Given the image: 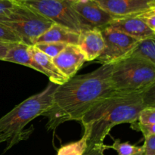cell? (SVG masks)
Here are the masks:
<instances>
[{
    "instance_id": "obj_1",
    "label": "cell",
    "mask_w": 155,
    "mask_h": 155,
    "mask_svg": "<svg viewBox=\"0 0 155 155\" xmlns=\"http://www.w3.org/2000/svg\"><path fill=\"white\" fill-rule=\"evenodd\" d=\"M113 64H102L58 86L53 93L52 106L43 115L48 119L47 130H54L67 121H80L96 103L114 92L111 80Z\"/></svg>"
},
{
    "instance_id": "obj_2",
    "label": "cell",
    "mask_w": 155,
    "mask_h": 155,
    "mask_svg": "<svg viewBox=\"0 0 155 155\" xmlns=\"http://www.w3.org/2000/svg\"><path fill=\"white\" fill-rule=\"evenodd\" d=\"M154 106V86L143 92L127 93L114 91L100 100L81 119L86 137V151L104 153V145L110 130L121 124L137 120L141 110Z\"/></svg>"
},
{
    "instance_id": "obj_3",
    "label": "cell",
    "mask_w": 155,
    "mask_h": 155,
    "mask_svg": "<svg viewBox=\"0 0 155 155\" xmlns=\"http://www.w3.org/2000/svg\"><path fill=\"white\" fill-rule=\"evenodd\" d=\"M57 86L50 82L43 91L29 97L0 118V144L7 142L4 152L29 137L31 131L24 130V127L50 110Z\"/></svg>"
},
{
    "instance_id": "obj_4",
    "label": "cell",
    "mask_w": 155,
    "mask_h": 155,
    "mask_svg": "<svg viewBox=\"0 0 155 155\" xmlns=\"http://www.w3.org/2000/svg\"><path fill=\"white\" fill-rule=\"evenodd\" d=\"M111 80L117 92H145L155 86V64L128 56L114 64Z\"/></svg>"
},
{
    "instance_id": "obj_5",
    "label": "cell",
    "mask_w": 155,
    "mask_h": 155,
    "mask_svg": "<svg viewBox=\"0 0 155 155\" xmlns=\"http://www.w3.org/2000/svg\"><path fill=\"white\" fill-rule=\"evenodd\" d=\"M0 23L8 27L27 45H34L38 39L54 23L21 2L17 1L7 15L0 18Z\"/></svg>"
},
{
    "instance_id": "obj_6",
    "label": "cell",
    "mask_w": 155,
    "mask_h": 155,
    "mask_svg": "<svg viewBox=\"0 0 155 155\" xmlns=\"http://www.w3.org/2000/svg\"><path fill=\"white\" fill-rule=\"evenodd\" d=\"M24 5L52 21L80 33L86 30L68 2L65 0H28Z\"/></svg>"
},
{
    "instance_id": "obj_7",
    "label": "cell",
    "mask_w": 155,
    "mask_h": 155,
    "mask_svg": "<svg viewBox=\"0 0 155 155\" xmlns=\"http://www.w3.org/2000/svg\"><path fill=\"white\" fill-rule=\"evenodd\" d=\"M101 33L104 47L101 55L96 60L102 64H114L128 57L140 41L110 27L103 28Z\"/></svg>"
},
{
    "instance_id": "obj_8",
    "label": "cell",
    "mask_w": 155,
    "mask_h": 155,
    "mask_svg": "<svg viewBox=\"0 0 155 155\" xmlns=\"http://www.w3.org/2000/svg\"><path fill=\"white\" fill-rule=\"evenodd\" d=\"M69 3L86 30L93 28L102 30L114 19L92 0L83 3Z\"/></svg>"
},
{
    "instance_id": "obj_9",
    "label": "cell",
    "mask_w": 155,
    "mask_h": 155,
    "mask_svg": "<svg viewBox=\"0 0 155 155\" xmlns=\"http://www.w3.org/2000/svg\"><path fill=\"white\" fill-rule=\"evenodd\" d=\"M114 18L133 16L155 7L154 0H92Z\"/></svg>"
},
{
    "instance_id": "obj_10",
    "label": "cell",
    "mask_w": 155,
    "mask_h": 155,
    "mask_svg": "<svg viewBox=\"0 0 155 155\" xmlns=\"http://www.w3.org/2000/svg\"><path fill=\"white\" fill-rule=\"evenodd\" d=\"M52 61L58 69L67 78L71 79L76 76L86 61V58L78 45L68 44Z\"/></svg>"
},
{
    "instance_id": "obj_11",
    "label": "cell",
    "mask_w": 155,
    "mask_h": 155,
    "mask_svg": "<svg viewBox=\"0 0 155 155\" xmlns=\"http://www.w3.org/2000/svg\"><path fill=\"white\" fill-rule=\"evenodd\" d=\"M107 27L119 30L138 40L155 38V31L151 30L136 15L114 18Z\"/></svg>"
},
{
    "instance_id": "obj_12",
    "label": "cell",
    "mask_w": 155,
    "mask_h": 155,
    "mask_svg": "<svg viewBox=\"0 0 155 155\" xmlns=\"http://www.w3.org/2000/svg\"><path fill=\"white\" fill-rule=\"evenodd\" d=\"M77 45L84 54L86 61L96 60L101 55L104 47L101 30L93 28L81 32L79 36Z\"/></svg>"
},
{
    "instance_id": "obj_13",
    "label": "cell",
    "mask_w": 155,
    "mask_h": 155,
    "mask_svg": "<svg viewBox=\"0 0 155 155\" xmlns=\"http://www.w3.org/2000/svg\"><path fill=\"white\" fill-rule=\"evenodd\" d=\"M29 50L34 61L42 70V74L48 77L51 83L60 86L69 80L58 69L52 58L39 51L35 45H30Z\"/></svg>"
},
{
    "instance_id": "obj_14",
    "label": "cell",
    "mask_w": 155,
    "mask_h": 155,
    "mask_svg": "<svg viewBox=\"0 0 155 155\" xmlns=\"http://www.w3.org/2000/svg\"><path fill=\"white\" fill-rule=\"evenodd\" d=\"M80 33L57 24H53L40 37L38 42H63L77 45Z\"/></svg>"
},
{
    "instance_id": "obj_15",
    "label": "cell",
    "mask_w": 155,
    "mask_h": 155,
    "mask_svg": "<svg viewBox=\"0 0 155 155\" xmlns=\"http://www.w3.org/2000/svg\"><path fill=\"white\" fill-rule=\"evenodd\" d=\"M29 46L30 45L24 44L23 42H15L7 52L4 61L28 67L42 74L41 68L32 58Z\"/></svg>"
},
{
    "instance_id": "obj_16",
    "label": "cell",
    "mask_w": 155,
    "mask_h": 155,
    "mask_svg": "<svg viewBox=\"0 0 155 155\" xmlns=\"http://www.w3.org/2000/svg\"><path fill=\"white\" fill-rule=\"evenodd\" d=\"M129 56L155 64V38H148L139 41Z\"/></svg>"
},
{
    "instance_id": "obj_17",
    "label": "cell",
    "mask_w": 155,
    "mask_h": 155,
    "mask_svg": "<svg viewBox=\"0 0 155 155\" xmlns=\"http://www.w3.org/2000/svg\"><path fill=\"white\" fill-rule=\"evenodd\" d=\"M86 149V137H83L77 142L63 145L58 151L57 155H83Z\"/></svg>"
},
{
    "instance_id": "obj_18",
    "label": "cell",
    "mask_w": 155,
    "mask_h": 155,
    "mask_svg": "<svg viewBox=\"0 0 155 155\" xmlns=\"http://www.w3.org/2000/svg\"><path fill=\"white\" fill-rule=\"evenodd\" d=\"M111 148L117 152V155H134L143 151V146H136L132 145L130 142H121L120 139H116L111 146H107Z\"/></svg>"
},
{
    "instance_id": "obj_19",
    "label": "cell",
    "mask_w": 155,
    "mask_h": 155,
    "mask_svg": "<svg viewBox=\"0 0 155 155\" xmlns=\"http://www.w3.org/2000/svg\"><path fill=\"white\" fill-rule=\"evenodd\" d=\"M34 45L48 57L54 58L62 50L64 49L67 44L63 42H38Z\"/></svg>"
},
{
    "instance_id": "obj_20",
    "label": "cell",
    "mask_w": 155,
    "mask_h": 155,
    "mask_svg": "<svg viewBox=\"0 0 155 155\" xmlns=\"http://www.w3.org/2000/svg\"><path fill=\"white\" fill-rule=\"evenodd\" d=\"M137 121L143 124L155 125V106H148L139 113Z\"/></svg>"
},
{
    "instance_id": "obj_21",
    "label": "cell",
    "mask_w": 155,
    "mask_h": 155,
    "mask_svg": "<svg viewBox=\"0 0 155 155\" xmlns=\"http://www.w3.org/2000/svg\"><path fill=\"white\" fill-rule=\"evenodd\" d=\"M151 30L155 31V7L136 15Z\"/></svg>"
},
{
    "instance_id": "obj_22",
    "label": "cell",
    "mask_w": 155,
    "mask_h": 155,
    "mask_svg": "<svg viewBox=\"0 0 155 155\" xmlns=\"http://www.w3.org/2000/svg\"><path fill=\"white\" fill-rule=\"evenodd\" d=\"M130 124H131V128L133 130L141 132L145 138L155 135V125L140 124L137 120Z\"/></svg>"
},
{
    "instance_id": "obj_23",
    "label": "cell",
    "mask_w": 155,
    "mask_h": 155,
    "mask_svg": "<svg viewBox=\"0 0 155 155\" xmlns=\"http://www.w3.org/2000/svg\"><path fill=\"white\" fill-rule=\"evenodd\" d=\"M0 40L11 42H21L20 38L2 23H0Z\"/></svg>"
},
{
    "instance_id": "obj_24",
    "label": "cell",
    "mask_w": 155,
    "mask_h": 155,
    "mask_svg": "<svg viewBox=\"0 0 155 155\" xmlns=\"http://www.w3.org/2000/svg\"><path fill=\"white\" fill-rule=\"evenodd\" d=\"M17 3V0H0V18L7 15Z\"/></svg>"
},
{
    "instance_id": "obj_25",
    "label": "cell",
    "mask_w": 155,
    "mask_h": 155,
    "mask_svg": "<svg viewBox=\"0 0 155 155\" xmlns=\"http://www.w3.org/2000/svg\"><path fill=\"white\" fill-rule=\"evenodd\" d=\"M143 148L145 155H155V135L145 138Z\"/></svg>"
},
{
    "instance_id": "obj_26",
    "label": "cell",
    "mask_w": 155,
    "mask_h": 155,
    "mask_svg": "<svg viewBox=\"0 0 155 155\" xmlns=\"http://www.w3.org/2000/svg\"><path fill=\"white\" fill-rule=\"evenodd\" d=\"M15 42H7V41L0 40V60L4 61L8 50L13 46Z\"/></svg>"
},
{
    "instance_id": "obj_27",
    "label": "cell",
    "mask_w": 155,
    "mask_h": 155,
    "mask_svg": "<svg viewBox=\"0 0 155 155\" xmlns=\"http://www.w3.org/2000/svg\"><path fill=\"white\" fill-rule=\"evenodd\" d=\"M67 2H72V3H83V2H86L89 1V0H65Z\"/></svg>"
},
{
    "instance_id": "obj_28",
    "label": "cell",
    "mask_w": 155,
    "mask_h": 155,
    "mask_svg": "<svg viewBox=\"0 0 155 155\" xmlns=\"http://www.w3.org/2000/svg\"><path fill=\"white\" fill-rule=\"evenodd\" d=\"M17 1L21 2H27V1H28V0H17Z\"/></svg>"
}]
</instances>
